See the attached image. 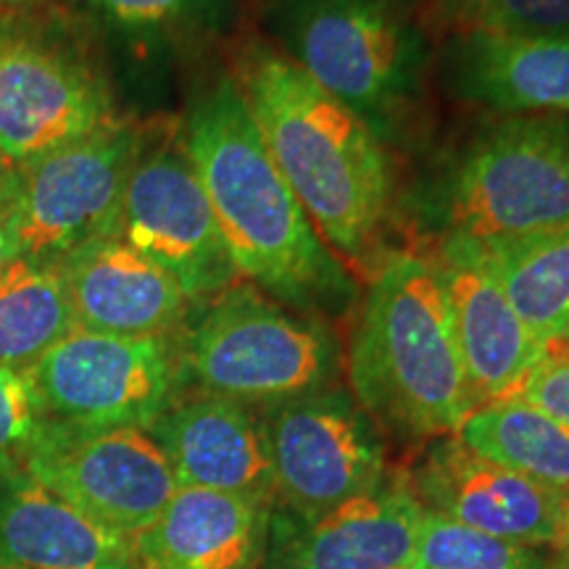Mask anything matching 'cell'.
I'll use <instances>...</instances> for the list:
<instances>
[{
  "label": "cell",
  "mask_w": 569,
  "mask_h": 569,
  "mask_svg": "<svg viewBox=\"0 0 569 569\" xmlns=\"http://www.w3.org/2000/svg\"><path fill=\"white\" fill-rule=\"evenodd\" d=\"M119 238L167 269L190 306H206L240 282L182 138L146 134L127 180Z\"/></svg>",
  "instance_id": "11"
},
{
  "label": "cell",
  "mask_w": 569,
  "mask_h": 569,
  "mask_svg": "<svg viewBox=\"0 0 569 569\" xmlns=\"http://www.w3.org/2000/svg\"><path fill=\"white\" fill-rule=\"evenodd\" d=\"M425 511L519 546H551L569 511V496L496 465L459 436L436 438L407 478Z\"/></svg>",
  "instance_id": "13"
},
{
  "label": "cell",
  "mask_w": 569,
  "mask_h": 569,
  "mask_svg": "<svg viewBox=\"0 0 569 569\" xmlns=\"http://www.w3.org/2000/svg\"><path fill=\"white\" fill-rule=\"evenodd\" d=\"M3 174H6V163H3V159H0V180H3Z\"/></svg>",
  "instance_id": "33"
},
{
  "label": "cell",
  "mask_w": 569,
  "mask_h": 569,
  "mask_svg": "<svg viewBox=\"0 0 569 569\" xmlns=\"http://www.w3.org/2000/svg\"><path fill=\"white\" fill-rule=\"evenodd\" d=\"M182 367L203 393L269 409L336 386L340 348L322 319L240 280L203 306Z\"/></svg>",
  "instance_id": "5"
},
{
  "label": "cell",
  "mask_w": 569,
  "mask_h": 569,
  "mask_svg": "<svg viewBox=\"0 0 569 569\" xmlns=\"http://www.w3.org/2000/svg\"><path fill=\"white\" fill-rule=\"evenodd\" d=\"M182 353L172 338H122L77 327L30 369L48 422L148 430L174 407Z\"/></svg>",
  "instance_id": "9"
},
{
  "label": "cell",
  "mask_w": 569,
  "mask_h": 569,
  "mask_svg": "<svg viewBox=\"0 0 569 569\" xmlns=\"http://www.w3.org/2000/svg\"><path fill=\"white\" fill-rule=\"evenodd\" d=\"M224 0H84L88 11L113 32L163 38L219 19Z\"/></svg>",
  "instance_id": "26"
},
{
  "label": "cell",
  "mask_w": 569,
  "mask_h": 569,
  "mask_svg": "<svg viewBox=\"0 0 569 569\" xmlns=\"http://www.w3.org/2000/svg\"><path fill=\"white\" fill-rule=\"evenodd\" d=\"M117 122L80 21L53 6L0 9V159L24 167Z\"/></svg>",
  "instance_id": "4"
},
{
  "label": "cell",
  "mask_w": 569,
  "mask_h": 569,
  "mask_svg": "<svg viewBox=\"0 0 569 569\" xmlns=\"http://www.w3.org/2000/svg\"><path fill=\"white\" fill-rule=\"evenodd\" d=\"M269 507L206 488H177L134 536L146 569H256L267 546Z\"/></svg>",
  "instance_id": "19"
},
{
  "label": "cell",
  "mask_w": 569,
  "mask_h": 569,
  "mask_svg": "<svg viewBox=\"0 0 569 569\" xmlns=\"http://www.w3.org/2000/svg\"><path fill=\"white\" fill-rule=\"evenodd\" d=\"M457 436L480 457L569 496V422L536 403L519 396L482 403Z\"/></svg>",
  "instance_id": "22"
},
{
  "label": "cell",
  "mask_w": 569,
  "mask_h": 569,
  "mask_svg": "<svg viewBox=\"0 0 569 569\" xmlns=\"http://www.w3.org/2000/svg\"><path fill=\"white\" fill-rule=\"evenodd\" d=\"M180 138L246 282L298 311L351 296L343 261L284 182L238 82L222 77L211 84L190 109Z\"/></svg>",
  "instance_id": "2"
},
{
  "label": "cell",
  "mask_w": 569,
  "mask_h": 569,
  "mask_svg": "<svg viewBox=\"0 0 569 569\" xmlns=\"http://www.w3.org/2000/svg\"><path fill=\"white\" fill-rule=\"evenodd\" d=\"M272 46L380 134L415 98L425 40L393 0H269Z\"/></svg>",
  "instance_id": "6"
},
{
  "label": "cell",
  "mask_w": 569,
  "mask_h": 569,
  "mask_svg": "<svg viewBox=\"0 0 569 569\" xmlns=\"http://www.w3.org/2000/svg\"><path fill=\"white\" fill-rule=\"evenodd\" d=\"M13 259H17V251H13L9 230H6L3 224V213H0V274H3V269L9 267Z\"/></svg>",
  "instance_id": "30"
},
{
  "label": "cell",
  "mask_w": 569,
  "mask_h": 569,
  "mask_svg": "<svg viewBox=\"0 0 569 569\" xmlns=\"http://www.w3.org/2000/svg\"><path fill=\"white\" fill-rule=\"evenodd\" d=\"M478 246L525 327L553 351L569 336V224Z\"/></svg>",
  "instance_id": "21"
},
{
  "label": "cell",
  "mask_w": 569,
  "mask_h": 569,
  "mask_svg": "<svg viewBox=\"0 0 569 569\" xmlns=\"http://www.w3.org/2000/svg\"><path fill=\"white\" fill-rule=\"evenodd\" d=\"M549 549L553 551V557H551L553 565H557L559 569H569V511H567V519H565V525H561L557 540H553Z\"/></svg>",
  "instance_id": "29"
},
{
  "label": "cell",
  "mask_w": 569,
  "mask_h": 569,
  "mask_svg": "<svg viewBox=\"0 0 569 569\" xmlns=\"http://www.w3.org/2000/svg\"><path fill=\"white\" fill-rule=\"evenodd\" d=\"M446 234L490 243L569 224V113L501 117L453 169Z\"/></svg>",
  "instance_id": "7"
},
{
  "label": "cell",
  "mask_w": 569,
  "mask_h": 569,
  "mask_svg": "<svg viewBox=\"0 0 569 569\" xmlns=\"http://www.w3.org/2000/svg\"><path fill=\"white\" fill-rule=\"evenodd\" d=\"M277 503L317 517L388 480L380 427L351 390L330 386L264 409Z\"/></svg>",
  "instance_id": "10"
},
{
  "label": "cell",
  "mask_w": 569,
  "mask_h": 569,
  "mask_svg": "<svg viewBox=\"0 0 569 569\" xmlns=\"http://www.w3.org/2000/svg\"><path fill=\"white\" fill-rule=\"evenodd\" d=\"M59 264L80 330L172 338L193 309L174 277L119 234L92 240Z\"/></svg>",
  "instance_id": "17"
},
{
  "label": "cell",
  "mask_w": 569,
  "mask_h": 569,
  "mask_svg": "<svg viewBox=\"0 0 569 569\" xmlns=\"http://www.w3.org/2000/svg\"><path fill=\"white\" fill-rule=\"evenodd\" d=\"M409 569H559L532 546H519L425 511Z\"/></svg>",
  "instance_id": "24"
},
{
  "label": "cell",
  "mask_w": 569,
  "mask_h": 569,
  "mask_svg": "<svg viewBox=\"0 0 569 569\" xmlns=\"http://www.w3.org/2000/svg\"><path fill=\"white\" fill-rule=\"evenodd\" d=\"M478 407L507 398L549 356L525 327L475 240L443 234L430 256Z\"/></svg>",
  "instance_id": "15"
},
{
  "label": "cell",
  "mask_w": 569,
  "mask_h": 569,
  "mask_svg": "<svg viewBox=\"0 0 569 569\" xmlns=\"http://www.w3.org/2000/svg\"><path fill=\"white\" fill-rule=\"evenodd\" d=\"M511 396L525 398V401L569 422V356L549 351Z\"/></svg>",
  "instance_id": "28"
},
{
  "label": "cell",
  "mask_w": 569,
  "mask_h": 569,
  "mask_svg": "<svg viewBox=\"0 0 569 569\" xmlns=\"http://www.w3.org/2000/svg\"><path fill=\"white\" fill-rule=\"evenodd\" d=\"M553 351H557V353H565V356H569V336H567L565 340H561V343H559L557 348H553Z\"/></svg>",
  "instance_id": "32"
},
{
  "label": "cell",
  "mask_w": 569,
  "mask_h": 569,
  "mask_svg": "<svg viewBox=\"0 0 569 569\" xmlns=\"http://www.w3.org/2000/svg\"><path fill=\"white\" fill-rule=\"evenodd\" d=\"M74 330L59 261L17 256L0 274V367L32 369Z\"/></svg>",
  "instance_id": "23"
},
{
  "label": "cell",
  "mask_w": 569,
  "mask_h": 569,
  "mask_svg": "<svg viewBox=\"0 0 569 569\" xmlns=\"http://www.w3.org/2000/svg\"><path fill=\"white\" fill-rule=\"evenodd\" d=\"M148 432L180 488L222 490L269 509L277 503L264 419L253 407L203 393L169 407Z\"/></svg>",
  "instance_id": "16"
},
{
  "label": "cell",
  "mask_w": 569,
  "mask_h": 569,
  "mask_svg": "<svg viewBox=\"0 0 569 569\" xmlns=\"http://www.w3.org/2000/svg\"><path fill=\"white\" fill-rule=\"evenodd\" d=\"M0 569H146L134 538L103 528L30 475L0 478Z\"/></svg>",
  "instance_id": "18"
},
{
  "label": "cell",
  "mask_w": 569,
  "mask_h": 569,
  "mask_svg": "<svg viewBox=\"0 0 569 569\" xmlns=\"http://www.w3.org/2000/svg\"><path fill=\"white\" fill-rule=\"evenodd\" d=\"M24 475L103 528L140 536L177 493V478L151 432L82 430L48 422Z\"/></svg>",
  "instance_id": "12"
},
{
  "label": "cell",
  "mask_w": 569,
  "mask_h": 569,
  "mask_svg": "<svg viewBox=\"0 0 569 569\" xmlns=\"http://www.w3.org/2000/svg\"><path fill=\"white\" fill-rule=\"evenodd\" d=\"M348 377L367 415L398 436H457L478 409L430 259L390 253L375 267L348 346Z\"/></svg>",
  "instance_id": "3"
},
{
  "label": "cell",
  "mask_w": 569,
  "mask_h": 569,
  "mask_svg": "<svg viewBox=\"0 0 569 569\" xmlns=\"http://www.w3.org/2000/svg\"><path fill=\"white\" fill-rule=\"evenodd\" d=\"M234 74L269 156L327 248L353 267L372 264L393 201L380 134L269 40L246 42Z\"/></svg>",
  "instance_id": "1"
},
{
  "label": "cell",
  "mask_w": 569,
  "mask_h": 569,
  "mask_svg": "<svg viewBox=\"0 0 569 569\" xmlns=\"http://www.w3.org/2000/svg\"><path fill=\"white\" fill-rule=\"evenodd\" d=\"M422 515L401 478L317 517L269 511L261 569H409Z\"/></svg>",
  "instance_id": "14"
},
{
  "label": "cell",
  "mask_w": 569,
  "mask_h": 569,
  "mask_svg": "<svg viewBox=\"0 0 569 569\" xmlns=\"http://www.w3.org/2000/svg\"><path fill=\"white\" fill-rule=\"evenodd\" d=\"M59 0H0V9H34V6H53Z\"/></svg>",
  "instance_id": "31"
},
{
  "label": "cell",
  "mask_w": 569,
  "mask_h": 569,
  "mask_svg": "<svg viewBox=\"0 0 569 569\" xmlns=\"http://www.w3.org/2000/svg\"><path fill=\"white\" fill-rule=\"evenodd\" d=\"M146 134L117 119L90 138L6 169L0 213L17 256L63 261L92 240L117 238L127 180Z\"/></svg>",
  "instance_id": "8"
},
{
  "label": "cell",
  "mask_w": 569,
  "mask_h": 569,
  "mask_svg": "<svg viewBox=\"0 0 569 569\" xmlns=\"http://www.w3.org/2000/svg\"><path fill=\"white\" fill-rule=\"evenodd\" d=\"M432 17L451 34L569 40V0H432Z\"/></svg>",
  "instance_id": "25"
},
{
  "label": "cell",
  "mask_w": 569,
  "mask_h": 569,
  "mask_svg": "<svg viewBox=\"0 0 569 569\" xmlns=\"http://www.w3.org/2000/svg\"><path fill=\"white\" fill-rule=\"evenodd\" d=\"M46 425L30 369L0 367V478L24 472Z\"/></svg>",
  "instance_id": "27"
},
{
  "label": "cell",
  "mask_w": 569,
  "mask_h": 569,
  "mask_svg": "<svg viewBox=\"0 0 569 569\" xmlns=\"http://www.w3.org/2000/svg\"><path fill=\"white\" fill-rule=\"evenodd\" d=\"M448 80L461 101L501 117L569 113V40L453 34Z\"/></svg>",
  "instance_id": "20"
}]
</instances>
